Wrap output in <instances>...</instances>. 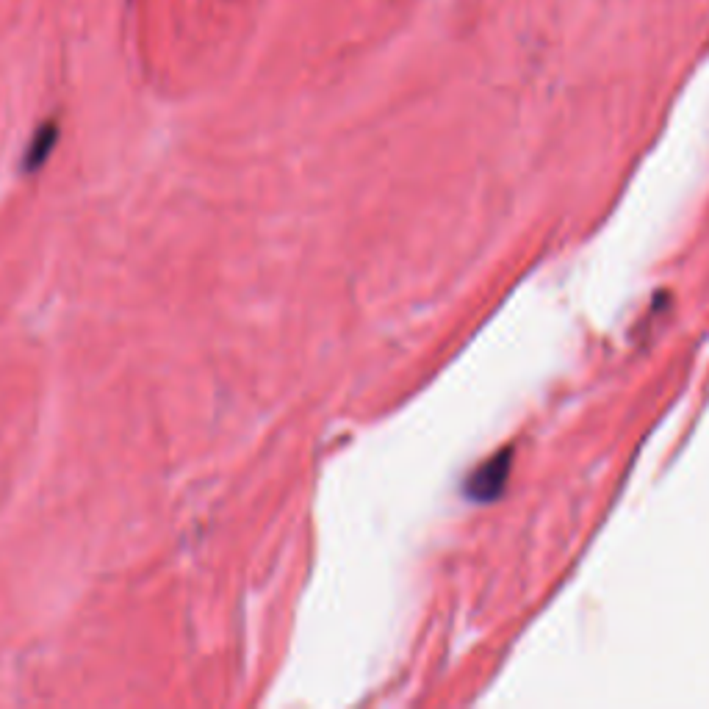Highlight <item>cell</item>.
I'll return each instance as SVG.
<instances>
[{
  "mask_svg": "<svg viewBox=\"0 0 709 709\" xmlns=\"http://www.w3.org/2000/svg\"><path fill=\"white\" fill-rule=\"evenodd\" d=\"M56 142H59V125H56V122H45V125H39L37 133L31 136V142H28V147H25L23 172H28V175L37 172V169L50 158Z\"/></svg>",
  "mask_w": 709,
  "mask_h": 709,
  "instance_id": "6da1fadb",
  "label": "cell"
},
{
  "mask_svg": "<svg viewBox=\"0 0 709 709\" xmlns=\"http://www.w3.org/2000/svg\"><path fill=\"white\" fill-rule=\"evenodd\" d=\"M507 457H510V452H505L502 460H499V457L491 460L488 466H482V469L471 477L469 493L474 496V499H491V496H496V493L502 491V482H505L507 471H510Z\"/></svg>",
  "mask_w": 709,
  "mask_h": 709,
  "instance_id": "7a4b0ae2",
  "label": "cell"
}]
</instances>
